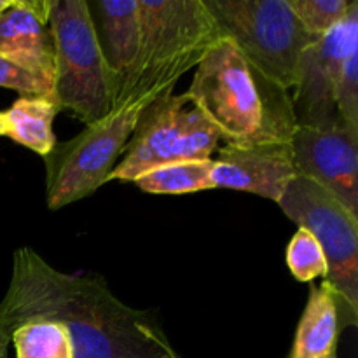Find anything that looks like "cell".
<instances>
[{"label": "cell", "mask_w": 358, "mask_h": 358, "mask_svg": "<svg viewBox=\"0 0 358 358\" xmlns=\"http://www.w3.org/2000/svg\"><path fill=\"white\" fill-rule=\"evenodd\" d=\"M138 17L135 69L115 108L145 107L173 91L222 38L203 0H138Z\"/></svg>", "instance_id": "cell-3"}, {"label": "cell", "mask_w": 358, "mask_h": 358, "mask_svg": "<svg viewBox=\"0 0 358 358\" xmlns=\"http://www.w3.org/2000/svg\"><path fill=\"white\" fill-rule=\"evenodd\" d=\"M219 28L248 63L283 90L296 87L301 56L315 41L287 0H203Z\"/></svg>", "instance_id": "cell-4"}, {"label": "cell", "mask_w": 358, "mask_h": 358, "mask_svg": "<svg viewBox=\"0 0 358 358\" xmlns=\"http://www.w3.org/2000/svg\"><path fill=\"white\" fill-rule=\"evenodd\" d=\"M48 24L55 48L52 101L84 124L100 121L112 103L87 0H52Z\"/></svg>", "instance_id": "cell-6"}, {"label": "cell", "mask_w": 358, "mask_h": 358, "mask_svg": "<svg viewBox=\"0 0 358 358\" xmlns=\"http://www.w3.org/2000/svg\"><path fill=\"white\" fill-rule=\"evenodd\" d=\"M10 343L16 358H73L69 334L56 322H27L14 329Z\"/></svg>", "instance_id": "cell-17"}, {"label": "cell", "mask_w": 358, "mask_h": 358, "mask_svg": "<svg viewBox=\"0 0 358 358\" xmlns=\"http://www.w3.org/2000/svg\"><path fill=\"white\" fill-rule=\"evenodd\" d=\"M296 177L290 143L224 145L213 161V187L252 192L278 203Z\"/></svg>", "instance_id": "cell-11"}, {"label": "cell", "mask_w": 358, "mask_h": 358, "mask_svg": "<svg viewBox=\"0 0 358 358\" xmlns=\"http://www.w3.org/2000/svg\"><path fill=\"white\" fill-rule=\"evenodd\" d=\"M343 331L338 297L329 282L311 285L310 299L301 315L292 350L287 358H338V339Z\"/></svg>", "instance_id": "cell-14"}, {"label": "cell", "mask_w": 358, "mask_h": 358, "mask_svg": "<svg viewBox=\"0 0 358 358\" xmlns=\"http://www.w3.org/2000/svg\"><path fill=\"white\" fill-rule=\"evenodd\" d=\"M143 107L110 110L100 121L86 124L73 138L56 143L45 159V196L49 210H59L93 194L121 159Z\"/></svg>", "instance_id": "cell-8"}, {"label": "cell", "mask_w": 358, "mask_h": 358, "mask_svg": "<svg viewBox=\"0 0 358 358\" xmlns=\"http://www.w3.org/2000/svg\"><path fill=\"white\" fill-rule=\"evenodd\" d=\"M289 143L296 175L313 180L358 215V129L297 126Z\"/></svg>", "instance_id": "cell-10"}, {"label": "cell", "mask_w": 358, "mask_h": 358, "mask_svg": "<svg viewBox=\"0 0 358 358\" xmlns=\"http://www.w3.org/2000/svg\"><path fill=\"white\" fill-rule=\"evenodd\" d=\"M287 266L297 282L311 283L317 278H327L329 268L324 250L310 231L299 227L287 247Z\"/></svg>", "instance_id": "cell-18"}, {"label": "cell", "mask_w": 358, "mask_h": 358, "mask_svg": "<svg viewBox=\"0 0 358 358\" xmlns=\"http://www.w3.org/2000/svg\"><path fill=\"white\" fill-rule=\"evenodd\" d=\"M358 49V0H353L345 20L315 38L301 56L292 107L297 126L332 128L343 124L336 110L334 93L346 56Z\"/></svg>", "instance_id": "cell-9"}, {"label": "cell", "mask_w": 358, "mask_h": 358, "mask_svg": "<svg viewBox=\"0 0 358 358\" xmlns=\"http://www.w3.org/2000/svg\"><path fill=\"white\" fill-rule=\"evenodd\" d=\"M352 2L353 0H287L301 27L315 38L341 23Z\"/></svg>", "instance_id": "cell-19"}, {"label": "cell", "mask_w": 358, "mask_h": 358, "mask_svg": "<svg viewBox=\"0 0 358 358\" xmlns=\"http://www.w3.org/2000/svg\"><path fill=\"white\" fill-rule=\"evenodd\" d=\"M14 0H0V16H2V13L6 9H9L10 6H13Z\"/></svg>", "instance_id": "cell-23"}, {"label": "cell", "mask_w": 358, "mask_h": 358, "mask_svg": "<svg viewBox=\"0 0 358 358\" xmlns=\"http://www.w3.org/2000/svg\"><path fill=\"white\" fill-rule=\"evenodd\" d=\"M278 206L299 227L310 231L327 259L331 283L338 297L341 327L358 322V215L334 194L301 175L290 180Z\"/></svg>", "instance_id": "cell-7"}, {"label": "cell", "mask_w": 358, "mask_h": 358, "mask_svg": "<svg viewBox=\"0 0 358 358\" xmlns=\"http://www.w3.org/2000/svg\"><path fill=\"white\" fill-rule=\"evenodd\" d=\"M0 87L17 91L23 98L44 96L52 100V87L28 70L0 55Z\"/></svg>", "instance_id": "cell-21"}, {"label": "cell", "mask_w": 358, "mask_h": 358, "mask_svg": "<svg viewBox=\"0 0 358 358\" xmlns=\"http://www.w3.org/2000/svg\"><path fill=\"white\" fill-rule=\"evenodd\" d=\"M227 145L289 143L297 128L290 91L220 38L194 69L185 91Z\"/></svg>", "instance_id": "cell-2"}, {"label": "cell", "mask_w": 358, "mask_h": 358, "mask_svg": "<svg viewBox=\"0 0 358 358\" xmlns=\"http://www.w3.org/2000/svg\"><path fill=\"white\" fill-rule=\"evenodd\" d=\"M59 108L51 98H17L3 110V136L45 157L56 147L52 122Z\"/></svg>", "instance_id": "cell-15"}, {"label": "cell", "mask_w": 358, "mask_h": 358, "mask_svg": "<svg viewBox=\"0 0 358 358\" xmlns=\"http://www.w3.org/2000/svg\"><path fill=\"white\" fill-rule=\"evenodd\" d=\"M0 136H3V114L0 112Z\"/></svg>", "instance_id": "cell-24"}, {"label": "cell", "mask_w": 358, "mask_h": 358, "mask_svg": "<svg viewBox=\"0 0 358 358\" xmlns=\"http://www.w3.org/2000/svg\"><path fill=\"white\" fill-rule=\"evenodd\" d=\"M220 133L187 93L161 94L142 108L108 182H135L145 171L180 161L212 159Z\"/></svg>", "instance_id": "cell-5"}, {"label": "cell", "mask_w": 358, "mask_h": 358, "mask_svg": "<svg viewBox=\"0 0 358 358\" xmlns=\"http://www.w3.org/2000/svg\"><path fill=\"white\" fill-rule=\"evenodd\" d=\"M3 332H6V334H9L10 336V332L7 331L6 327H3V324H2V320H0V334H3Z\"/></svg>", "instance_id": "cell-25"}, {"label": "cell", "mask_w": 358, "mask_h": 358, "mask_svg": "<svg viewBox=\"0 0 358 358\" xmlns=\"http://www.w3.org/2000/svg\"><path fill=\"white\" fill-rule=\"evenodd\" d=\"M52 0H14L0 16V55L52 87L55 48L49 31Z\"/></svg>", "instance_id": "cell-13"}, {"label": "cell", "mask_w": 358, "mask_h": 358, "mask_svg": "<svg viewBox=\"0 0 358 358\" xmlns=\"http://www.w3.org/2000/svg\"><path fill=\"white\" fill-rule=\"evenodd\" d=\"M334 101L339 121L358 129V49L350 52L343 63Z\"/></svg>", "instance_id": "cell-20"}, {"label": "cell", "mask_w": 358, "mask_h": 358, "mask_svg": "<svg viewBox=\"0 0 358 358\" xmlns=\"http://www.w3.org/2000/svg\"><path fill=\"white\" fill-rule=\"evenodd\" d=\"M213 159L180 161L152 168L140 175L133 184L149 194H191L213 189Z\"/></svg>", "instance_id": "cell-16"}, {"label": "cell", "mask_w": 358, "mask_h": 358, "mask_svg": "<svg viewBox=\"0 0 358 358\" xmlns=\"http://www.w3.org/2000/svg\"><path fill=\"white\" fill-rule=\"evenodd\" d=\"M0 320L13 331L27 322L63 325L73 358H180L147 310H135L96 275H66L23 247L14 252Z\"/></svg>", "instance_id": "cell-1"}, {"label": "cell", "mask_w": 358, "mask_h": 358, "mask_svg": "<svg viewBox=\"0 0 358 358\" xmlns=\"http://www.w3.org/2000/svg\"><path fill=\"white\" fill-rule=\"evenodd\" d=\"M10 336L9 334H0V358H7V350H9Z\"/></svg>", "instance_id": "cell-22"}, {"label": "cell", "mask_w": 358, "mask_h": 358, "mask_svg": "<svg viewBox=\"0 0 358 358\" xmlns=\"http://www.w3.org/2000/svg\"><path fill=\"white\" fill-rule=\"evenodd\" d=\"M87 9L107 72L114 110L128 86L138 55V0H94L87 2Z\"/></svg>", "instance_id": "cell-12"}]
</instances>
